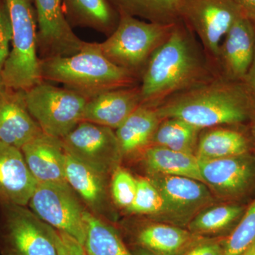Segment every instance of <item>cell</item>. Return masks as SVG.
<instances>
[{"mask_svg": "<svg viewBox=\"0 0 255 255\" xmlns=\"http://www.w3.org/2000/svg\"><path fill=\"white\" fill-rule=\"evenodd\" d=\"M219 76L182 20L151 55L141 75L142 105L156 107L169 97Z\"/></svg>", "mask_w": 255, "mask_h": 255, "instance_id": "1", "label": "cell"}, {"mask_svg": "<svg viewBox=\"0 0 255 255\" xmlns=\"http://www.w3.org/2000/svg\"><path fill=\"white\" fill-rule=\"evenodd\" d=\"M155 108L162 120L180 119L200 130L247 126L255 112L243 82L221 76L172 96Z\"/></svg>", "mask_w": 255, "mask_h": 255, "instance_id": "2", "label": "cell"}, {"mask_svg": "<svg viewBox=\"0 0 255 255\" xmlns=\"http://www.w3.org/2000/svg\"><path fill=\"white\" fill-rule=\"evenodd\" d=\"M41 72L44 81L63 84L87 100L110 90L136 85L139 79L107 59L98 43L89 42L76 54L41 60Z\"/></svg>", "mask_w": 255, "mask_h": 255, "instance_id": "3", "label": "cell"}, {"mask_svg": "<svg viewBox=\"0 0 255 255\" xmlns=\"http://www.w3.org/2000/svg\"><path fill=\"white\" fill-rule=\"evenodd\" d=\"M9 10L11 49L1 72L6 88L26 91L43 81L38 52L37 18L32 0H5Z\"/></svg>", "mask_w": 255, "mask_h": 255, "instance_id": "4", "label": "cell"}, {"mask_svg": "<svg viewBox=\"0 0 255 255\" xmlns=\"http://www.w3.org/2000/svg\"><path fill=\"white\" fill-rule=\"evenodd\" d=\"M119 21L106 41L98 43L102 54L112 63L141 78L155 50L170 34L174 24L141 21L128 15H119Z\"/></svg>", "mask_w": 255, "mask_h": 255, "instance_id": "5", "label": "cell"}, {"mask_svg": "<svg viewBox=\"0 0 255 255\" xmlns=\"http://www.w3.org/2000/svg\"><path fill=\"white\" fill-rule=\"evenodd\" d=\"M25 102L43 133L62 139L82 122L87 100L65 87L47 81L24 91Z\"/></svg>", "mask_w": 255, "mask_h": 255, "instance_id": "6", "label": "cell"}, {"mask_svg": "<svg viewBox=\"0 0 255 255\" xmlns=\"http://www.w3.org/2000/svg\"><path fill=\"white\" fill-rule=\"evenodd\" d=\"M0 255H57L50 226L27 206L0 204Z\"/></svg>", "mask_w": 255, "mask_h": 255, "instance_id": "7", "label": "cell"}, {"mask_svg": "<svg viewBox=\"0 0 255 255\" xmlns=\"http://www.w3.org/2000/svg\"><path fill=\"white\" fill-rule=\"evenodd\" d=\"M243 14L235 0H182V20L199 37L217 74L220 46L233 23Z\"/></svg>", "mask_w": 255, "mask_h": 255, "instance_id": "8", "label": "cell"}, {"mask_svg": "<svg viewBox=\"0 0 255 255\" xmlns=\"http://www.w3.org/2000/svg\"><path fill=\"white\" fill-rule=\"evenodd\" d=\"M28 206L43 222L85 244L86 208L69 184L38 183Z\"/></svg>", "mask_w": 255, "mask_h": 255, "instance_id": "9", "label": "cell"}, {"mask_svg": "<svg viewBox=\"0 0 255 255\" xmlns=\"http://www.w3.org/2000/svg\"><path fill=\"white\" fill-rule=\"evenodd\" d=\"M65 152L100 173L114 172L122 155L116 132L110 128L82 121L60 139Z\"/></svg>", "mask_w": 255, "mask_h": 255, "instance_id": "10", "label": "cell"}, {"mask_svg": "<svg viewBox=\"0 0 255 255\" xmlns=\"http://www.w3.org/2000/svg\"><path fill=\"white\" fill-rule=\"evenodd\" d=\"M201 175L220 195L240 204L255 193V152L214 159H199Z\"/></svg>", "mask_w": 255, "mask_h": 255, "instance_id": "11", "label": "cell"}, {"mask_svg": "<svg viewBox=\"0 0 255 255\" xmlns=\"http://www.w3.org/2000/svg\"><path fill=\"white\" fill-rule=\"evenodd\" d=\"M37 18L38 55L41 60L70 56L86 42L75 33L64 13L62 0H32Z\"/></svg>", "mask_w": 255, "mask_h": 255, "instance_id": "12", "label": "cell"}, {"mask_svg": "<svg viewBox=\"0 0 255 255\" xmlns=\"http://www.w3.org/2000/svg\"><path fill=\"white\" fill-rule=\"evenodd\" d=\"M255 53V28L244 15L233 23L220 46L219 76L241 82L251 68Z\"/></svg>", "mask_w": 255, "mask_h": 255, "instance_id": "13", "label": "cell"}, {"mask_svg": "<svg viewBox=\"0 0 255 255\" xmlns=\"http://www.w3.org/2000/svg\"><path fill=\"white\" fill-rule=\"evenodd\" d=\"M163 201V213L182 224L197 210L210 201L211 196L204 183L184 177L155 174L151 179Z\"/></svg>", "mask_w": 255, "mask_h": 255, "instance_id": "14", "label": "cell"}, {"mask_svg": "<svg viewBox=\"0 0 255 255\" xmlns=\"http://www.w3.org/2000/svg\"><path fill=\"white\" fill-rule=\"evenodd\" d=\"M42 132L28 112L24 91L3 87L0 90V142L21 149Z\"/></svg>", "mask_w": 255, "mask_h": 255, "instance_id": "15", "label": "cell"}, {"mask_svg": "<svg viewBox=\"0 0 255 255\" xmlns=\"http://www.w3.org/2000/svg\"><path fill=\"white\" fill-rule=\"evenodd\" d=\"M37 184L21 149L0 142V204L27 206Z\"/></svg>", "mask_w": 255, "mask_h": 255, "instance_id": "16", "label": "cell"}, {"mask_svg": "<svg viewBox=\"0 0 255 255\" xmlns=\"http://www.w3.org/2000/svg\"><path fill=\"white\" fill-rule=\"evenodd\" d=\"M30 172L40 184H68L61 140L42 132L21 148Z\"/></svg>", "mask_w": 255, "mask_h": 255, "instance_id": "17", "label": "cell"}, {"mask_svg": "<svg viewBox=\"0 0 255 255\" xmlns=\"http://www.w3.org/2000/svg\"><path fill=\"white\" fill-rule=\"evenodd\" d=\"M140 105V85L115 89L87 101L82 121L114 130L118 128Z\"/></svg>", "mask_w": 255, "mask_h": 255, "instance_id": "18", "label": "cell"}, {"mask_svg": "<svg viewBox=\"0 0 255 255\" xmlns=\"http://www.w3.org/2000/svg\"><path fill=\"white\" fill-rule=\"evenodd\" d=\"M65 174L69 186L82 199L86 209L99 217L106 216L108 206L107 175L92 169L68 152L65 155Z\"/></svg>", "mask_w": 255, "mask_h": 255, "instance_id": "19", "label": "cell"}, {"mask_svg": "<svg viewBox=\"0 0 255 255\" xmlns=\"http://www.w3.org/2000/svg\"><path fill=\"white\" fill-rule=\"evenodd\" d=\"M254 143L248 125L219 128L205 132L199 139V159L224 158L253 152Z\"/></svg>", "mask_w": 255, "mask_h": 255, "instance_id": "20", "label": "cell"}, {"mask_svg": "<svg viewBox=\"0 0 255 255\" xmlns=\"http://www.w3.org/2000/svg\"><path fill=\"white\" fill-rule=\"evenodd\" d=\"M72 28H90L110 36L117 28L119 14L108 0H62Z\"/></svg>", "mask_w": 255, "mask_h": 255, "instance_id": "21", "label": "cell"}, {"mask_svg": "<svg viewBox=\"0 0 255 255\" xmlns=\"http://www.w3.org/2000/svg\"><path fill=\"white\" fill-rule=\"evenodd\" d=\"M155 107L140 105L116 129L122 155H130L150 143L159 124Z\"/></svg>", "mask_w": 255, "mask_h": 255, "instance_id": "22", "label": "cell"}, {"mask_svg": "<svg viewBox=\"0 0 255 255\" xmlns=\"http://www.w3.org/2000/svg\"><path fill=\"white\" fill-rule=\"evenodd\" d=\"M198 240L190 231L163 223L146 226L136 236L139 246L155 255H182Z\"/></svg>", "mask_w": 255, "mask_h": 255, "instance_id": "23", "label": "cell"}, {"mask_svg": "<svg viewBox=\"0 0 255 255\" xmlns=\"http://www.w3.org/2000/svg\"><path fill=\"white\" fill-rule=\"evenodd\" d=\"M144 162L152 174L191 178L204 183L199 159L194 154L152 145L145 149Z\"/></svg>", "mask_w": 255, "mask_h": 255, "instance_id": "24", "label": "cell"}, {"mask_svg": "<svg viewBox=\"0 0 255 255\" xmlns=\"http://www.w3.org/2000/svg\"><path fill=\"white\" fill-rule=\"evenodd\" d=\"M118 12L150 22L174 24L182 20V0H108Z\"/></svg>", "mask_w": 255, "mask_h": 255, "instance_id": "25", "label": "cell"}, {"mask_svg": "<svg viewBox=\"0 0 255 255\" xmlns=\"http://www.w3.org/2000/svg\"><path fill=\"white\" fill-rule=\"evenodd\" d=\"M85 249L88 255H134L127 248L112 226L86 209Z\"/></svg>", "mask_w": 255, "mask_h": 255, "instance_id": "26", "label": "cell"}, {"mask_svg": "<svg viewBox=\"0 0 255 255\" xmlns=\"http://www.w3.org/2000/svg\"><path fill=\"white\" fill-rule=\"evenodd\" d=\"M244 204L228 203L202 211L189 223V230L196 236L212 235L233 231L246 211Z\"/></svg>", "mask_w": 255, "mask_h": 255, "instance_id": "27", "label": "cell"}, {"mask_svg": "<svg viewBox=\"0 0 255 255\" xmlns=\"http://www.w3.org/2000/svg\"><path fill=\"white\" fill-rule=\"evenodd\" d=\"M199 130L180 119H163L159 122L151 142L153 145L193 154Z\"/></svg>", "mask_w": 255, "mask_h": 255, "instance_id": "28", "label": "cell"}, {"mask_svg": "<svg viewBox=\"0 0 255 255\" xmlns=\"http://www.w3.org/2000/svg\"><path fill=\"white\" fill-rule=\"evenodd\" d=\"M255 241V198L223 241V255H242Z\"/></svg>", "mask_w": 255, "mask_h": 255, "instance_id": "29", "label": "cell"}, {"mask_svg": "<svg viewBox=\"0 0 255 255\" xmlns=\"http://www.w3.org/2000/svg\"><path fill=\"white\" fill-rule=\"evenodd\" d=\"M137 187L132 205L127 209L136 214H158L163 213L164 205L158 189L151 179L136 178Z\"/></svg>", "mask_w": 255, "mask_h": 255, "instance_id": "30", "label": "cell"}, {"mask_svg": "<svg viewBox=\"0 0 255 255\" xmlns=\"http://www.w3.org/2000/svg\"><path fill=\"white\" fill-rule=\"evenodd\" d=\"M136 178L130 172L119 167L112 173L111 192L114 202L128 209L132 205L136 192Z\"/></svg>", "mask_w": 255, "mask_h": 255, "instance_id": "31", "label": "cell"}, {"mask_svg": "<svg viewBox=\"0 0 255 255\" xmlns=\"http://www.w3.org/2000/svg\"><path fill=\"white\" fill-rule=\"evenodd\" d=\"M12 38V28L7 5L5 0L0 1V73L8 55L9 43Z\"/></svg>", "mask_w": 255, "mask_h": 255, "instance_id": "32", "label": "cell"}, {"mask_svg": "<svg viewBox=\"0 0 255 255\" xmlns=\"http://www.w3.org/2000/svg\"><path fill=\"white\" fill-rule=\"evenodd\" d=\"M57 255H88L85 246L68 233L50 226Z\"/></svg>", "mask_w": 255, "mask_h": 255, "instance_id": "33", "label": "cell"}, {"mask_svg": "<svg viewBox=\"0 0 255 255\" xmlns=\"http://www.w3.org/2000/svg\"><path fill=\"white\" fill-rule=\"evenodd\" d=\"M223 241H196L182 255H223Z\"/></svg>", "mask_w": 255, "mask_h": 255, "instance_id": "34", "label": "cell"}, {"mask_svg": "<svg viewBox=\"0 0 255 255\" xmlns=\"http://www.w3.org/2000/svg\"><path fill=\"white\" fill-rule=\"evenodd\" d=\"M241 82L246 87L247 92L251 97L255 108V53L254 59H253L251 68Z\"/></svg>", "mask_w": 255, "mask_h": 255, "instance_id": "35", "label": "cell"}, {"mask_svg": "<svg viewBox=\"0 0 255 255\" xmlns=\"http://www.w3.org/2000/svg\"><path fill=\"white\" fill-rule=\"evenodd\" d=\"M239 5L243 15L250 20L255 28V0H235Z\"/></svg>", "mask_w": 255, "mask_h": 255, "instance_id": "36", "label": "cell"}, {"mask_svg": "<svg viewBox=\"0 0 255 255\" xmlns=\"http://www.w3.org/2000/svg\"><path fill=\"white\" fill-rule=\"evenodd\" d=\"M248 130L251 134L252 140L254 143L255 147V112L253 114V117L248 124Z\"/></svg>", "mask_w": 255, "mask_h": 255, "instance_id": "37", "label": "cell"}, {"mask_svg": "<svg viewBox=\"0 0 255 255\" xmlns=\"http://www.w3.org/2000/svg\"><path fill=\"white\" fill-rule=\"evenodd\" d=\"M242 255H255V241Z\"/></svg>", "mask_w": 255, "mask_h": 255, "instance_id": "38", "label": "cell"}, {"mask_svg": "<svg viewBox=\"0 0 255 255\" xmlns=\"http://www.w3.org/2000/svg\"><path fill=\"white\" fill-rule=\"evenodd\" d=\"M155 255L154 254H152V253H151L150 252L146 251V250L143 249V248H140V247H139L138 248H137V252H136V255Z\"/></svg>", "mask_w": 255, "mask_h": 255, "instance_id": "39", "label": "cell"}, {"mask_svg": "<svg viewBox=\"0 0 255 255\" xmlns=\"http://www.w3.org/2000/svg\"><path fill=\"white\" fill-rule=\"evenodd\" d=\"M4 87V85H3L2 78H1V73H0V90H1Z\"/></svg>", "mask_w": 255, "mask_h": 255, "instance_id": "40", "label": "cell"}, {"mask_svg": "<svg viewBox=\"0 0 255 255\" xmlns=\"http://www.w3.org/2000/svg\"><path fill=\"white\" fill-rule=\"evenodd\" d=\"M0 1H1V0H0Z\"/></svg>", "mask_w": 255, "mask_h": 255, "instance_id": "41", "label": "cell"}]
</instances>
